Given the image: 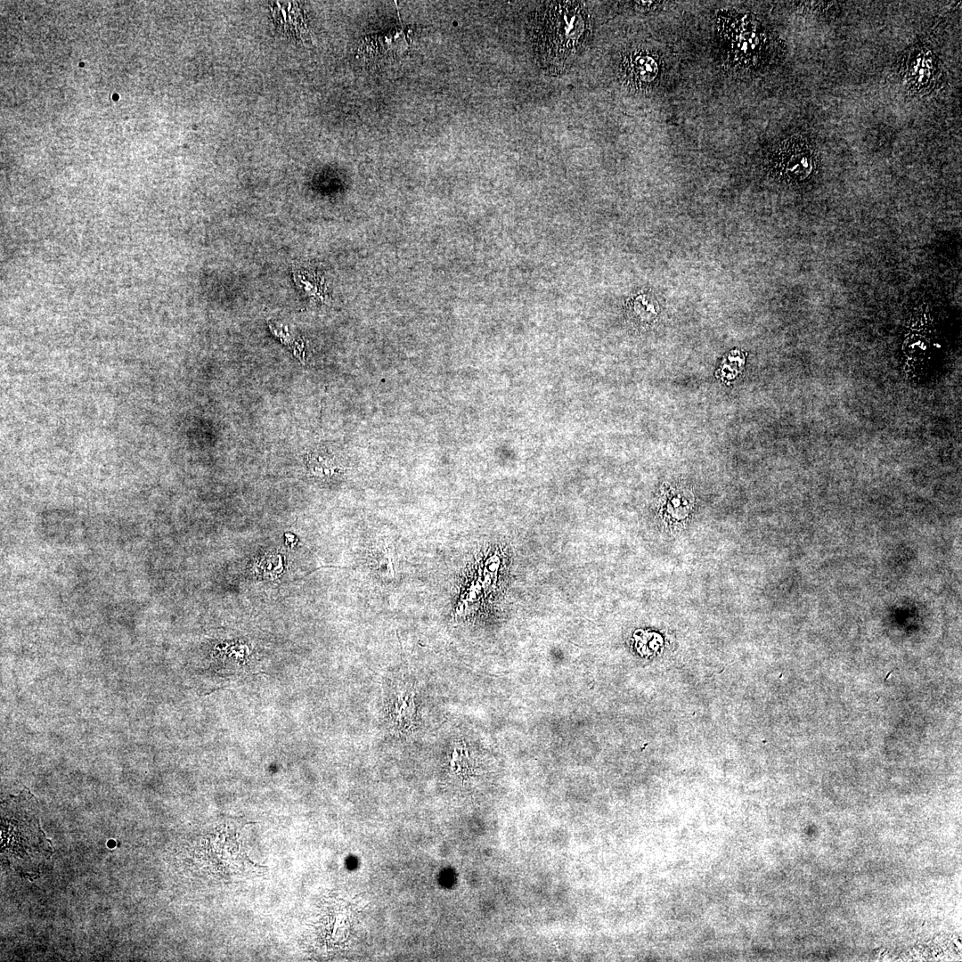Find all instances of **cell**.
<instances>
[{
  "instance_id": "cell-2",
  "label": "cell",
  "mask_w": 962,
  "mask_h": 962,
  "mask_svg": "<svg viewBox=\"0 0 962 962\" xmlns=\"http://www.w3.org/2000/svg\"><path fill=\"white\" fill-rule=\"evenodd\" d=\"M779 155V167L783 175L790 180L803 181L810 178L817 167L816 157L803 142L794 141L785 144Z\"/></svg>"
},
{
  "instance_id": "cell-5",
  "label": "cell",
  "mask_w": 962,
  "mask_h": 962,
  "mask_svg": "<svg viewBox=\"0 0 962 962\" xmlns=\"http://www.w3.org/2000/svg\"><path fill=\"white\" fill-rule=\"evenodd\" d=\"M293 279L297 288L304 295L314 299H324V281L316 273L296 266L293 268Z\"/></svg>"
},
{
  "instance_id": "cell-3",
  "label": "cell",
  "mask_w": 962,
  "mask_h": 962,
  "mask_svg": "<svg viewBox=\"0 0 962 962\" xmlns=\"http://www.w3.org/2000/svg\"><path fill=\"white\" fill-rule=\"evenodd\" d=\"M658 66L656 60L642 50H633L624 56L620 73L624 83L637 89H644L655 80Z\"/></svg>"
},
{
  "instance_id": "cell-4",
  "label": "cell",
  "mask_w": 962,
  "mask_h": 962,
  "mask_svg": "<svg viewBox=\"0 0 962 962\" xmlns=\"http://www.w3.org/2000/svg\"><path fill=\"white\" fill-rule=\"evenodd\" d=\"M390 727L398 734L406 735L413 731L416 720L415 692L412 689L403 688L390 699L388 705Z\"/></svg>"
},
{
  "instance_id": "cell-1",
  "label": "cell",
  "mask_w": 962,
  "mask_h": 962,
  "mask_svg": "<svg viewBox=\"0 0 962 962\" xmlns=\"http://www.w3.org/2000/svg\"><path fill=\"white\" fill-rule=\"evenodd\" d=\"M593 17L583 2L552 1L532 12L529 37L536 63L547 74L560 75L589 46Z\"/></svg>"
}]
</instances>
